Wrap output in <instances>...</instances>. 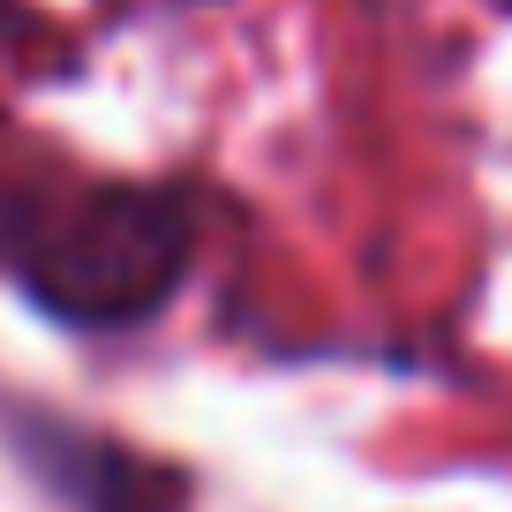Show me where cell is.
Listing matches in <instances>:
<instances>
[{"label": "cell", "instance_id": "cell-1", "mask_svg": "<svg viewBox=\"0 0 512 512\" xmlns=\"http://www.w3.org/2000/svg\"><path fill=\"white\" fill-rule=\"evenodd\" d=\"M181 256H189V219L166 196L136 189H98L68 211L53 234L31 241L23 272H31L38 302L83 324H128L166 302Z\"/></svg>", "mask_w": 512, "mask_h": 512}, {"label": "cell", "instance_id": "cell-2", "mask_svg": "<svg viewBox=\"0 0 512 512\" xmlns=\"http://www.w3.org/2000/svg\"><path fill=\"white\" fill-rule=\"evenodd\" d=\"M505 8H512V0H505Z\"/></svg>", "mask_w": 512, "mask_h": 512}]
</instances>
